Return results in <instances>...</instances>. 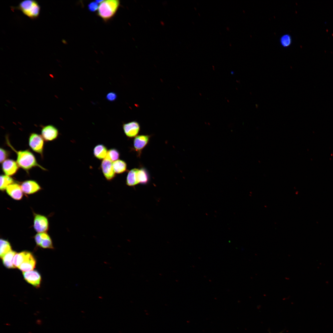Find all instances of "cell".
<instances>
[{"instance_id": "17", "label": "cell", "mask_w": 333, "mask_h": 333, "mask_svg": "<svg viewBox=\"0 0 333 333\" xmlns=\"http://www.w3.org/2000/svg\"><path fill=\"white\" fill-rule=\"evenodd\" d=\"M108 151L107 148L105 146L102 144H99L94 148L93 154L96 158L99 159H102L106 157Z\"/></svg>"}, {"instance_id": "28", "label": "cell", "mask_w": 333, "mask_h": 333, "mask_svg": "<svg viewBox=\"0 0 333 333\" xmlns=\"http://www.w3.org/2000/svg\"><path fill=\"white\" fill-rule=\"evenodd\" d=\"M117 97V95L116 93L113 92H111L107 94L106 96V99L109 101H115Z\"/></svg>"}, {"instance_id": "15", "label": "cell", "mask_w": 333, "mask_h": 333, "mask_svg": "<svg viewBox=\"0 0 333 333\" xmlns=\"http://www.w3.org/2000/svg\"><path fill=\"white\" fill-rule=\"evenodd\" d=\"M17 253L11 250L5 255L2 258V263L4 266L8 269L16 268L14 265V258Z\"/></svg>"}, {"instance_id": "29", "label": "cell", "mask_w": 333, "mask_h": 333, "mask_svg": "<svg viewBox=\"0 0 333 333\" xmlns=\"http://www.w3.org/2000/svg\"><path fill=\"white\" fill-rule=\"evenodd\" d=\"M34 239L37 245L40 246L42 240L41 233L36 234L35 236Z\"/></svg>"}, {"instance_id": "13", "label": "cell", "mask_w": 333, "mask_h": 333, "mask_svg": "<svg viewBox=\"0 0 333 333\" xmlns=\"http://www.w3.org/2000/svg\"><path fill=\"white\" fill-rule=\"evenodd\" d=\"M6 191L8 195L13 199L20 200L23 196V192L21 186L18 183H13L7 186Z\"/></svg>"}, {"instance_id": "10", "label": "cell", "mask_w": 333, "mask_h": 333, "mask_svg": "<svg viewBox=\"0 0 333 333\" xmlns=\"http://www.w3.org/2000/svg\"><path fill=\"white\" fill-rule=\"evenodd\" d=\"M101 167L104 175L107 180L111 181L115 177L112 161L105 158L102 161Z\"/></svg>"}, {"instance_id": "27", "label": "cell", "mask_w": 333, "mask_h": 333, "mask_svg": "<svg viewBox=\"0 0 333 333\" xmlns=\"http://www.w3.org/2000/svg\"><path fill=\"white\" fill-rule=\"evenodd\" d=\"M99 6V3H97L95 1V2H92L89 3L88 5V10L90 11L93 12L98 10Z\"/></svg>"}, {"instance_id": "22", "label": "cell", "mask_w": 333, "mask_h": 333, "mask_svg": "<svg viewBox=\"0 0 333 333\" xmlns=\"http://www.w3.org/2000/svg\"><path fill=\"white\" fill-rule=\"evenodd\" d=\"M0 189L4 191L9 185L14 183V180L10 176L5 175L0 176Z\"/></svg>"}, {"instance_id": "31", "label": "cell", "mask_w": 333, "mask_h": 333, "mask_svg": "<svg viewBox=\"0 0 333 333\" xmlns=\"http://www.w3.org/2000/svg\"><path fill=\"white\" fill-rule=\"evenodd\" d=\"M29 333H32L31 332H29Z\"/></svg>"}, {"instance_id": "16", "label": "cell", "mask_w": 333, "mask_h": 333, "mask_svg": "<svg viewBox=\"0 0 333 333\" xmlns=\"http://www.w3.org/2000/svg\"><path fill=\"white\" fill-rule=\"evenodd\" d=\"M138 170V169L134 168L129 171L126 179V184L128 186H134L138 183L137 178Z\"/></svg>"}, {"instance_id": "30", "label": "cell", "mask_w": 333, "mask_h": 333, "mask_svg": "<svg viewBox=\"0 0 333 333\" xmlns=\"http://www.w3.org/2000/svg\"><path fill=\"white\" fill-rule=\"evenodd\" d=\"M42 321L40 319H38L36 320V323L38 325H40L41 324Z\"/></svg>"}, {"instance_id": "2", "label": "cell", "mask_w": 333, "mask_h": 333, "mask_svg": "<svg viewBox=\"0 0 333 333\" xmlns=\"http://www.w3.org/2000/svg\"><path fill=\"white\" fill-rule=\"evenodd\" d=\"M120 4L119 0H104L99 5L97 15L104 21H108L115 15Z\"/></svg>"}, {"instance_id": "18", "label": "cell", "mask_w": 333, "mask_h": 333, "mask_svg": "<svg viewBox=\"0 0 333 333\" xmlns=\"http://www.w3.org/2000/svg\"><path fill=\"white\" fill-rule=\"evenodd\" d=\"M137 178L138 183L146 184L148 183L150 180V177L148 171L144 167H141L137 174Z\"/></svg>"}, {"instance_id": "3", "label": "cell", "mask_w": 333, "mask_h": 333, "mask_svg": "<svg viewBox=\"0 0 333 333\" xmlns=\"http://www.w3.org/2000/svg\"><path fill=\"white\" fill-rule=\"evenodd\" d=\"M13 9L21 11L25 15L30 18L34 19L39 17L41 7L39 3L34 0H24L21 2Z\"/></svg>"}, {"instance_id": "12", "label": "cell", "mask_w": 333, "mask_h": 333, "mask_svg": "<svg viewBox=\"0 0 333 333\" xmlns=\"http://www.w3.org/2000/svg\"><path fill=\"white\" fill-rule=\"evenodd\" d=\"M22 191L26 194L35 193L41 189L39 184L33 180H27L23 182L20 185Z\"/></svg>"}, {"instance_id": "6", "label": "cell", "mask_w": 333, "mask_h": 333, "mask_svg": "<svg viewBox=\"0 0 333 333\" xmlns=\"http://www.w3.org/2000/svg\"><path fill=\"white\" fill-rule=\"evenodd\" d=\"M23 274L24 280L27 283L35 287H39L41 277L40 274L37 271L33 270L27 272H23Z\"/></svg>"}, {"instance_id": "14", "label": "cell", "mask_w": 333, "mask_h": 333, "mask_svg": "<svg viewBox=\"0 0 333 333\" xmlns=\"http://www.w3.org/2000/svg\"><path fill=\"white\" fill-rule=\"evenodd\" d=\"M36 264V261L33 254L29 252L26 259L18 268L23 272L33 270Z\"/></svg>"}, {"instance_id": "32", "label": "cell", "mask_w": 333, "mask_h": 333, "mask_svg": "<svg viewBox=\"0 0 333 333\" xmlns=\"http://www.w3.org/2000/svg\"></svg>"}, {"instance_id": "9", "label": "cell", "mask_w": 333, "mask_h": 333, "mask_svg": "<svg viewBox=\"0 0 333 333\" xmlns=\"http://www.w3.org/2000/svg\"><path fill=\"white\" fill-rule=\"evenodd\" d=\"M59 135L58 129L54 126L48 125L44 126L41 131V135L47 142L52 141L56 139Z\"/></svg>"}, {"instance_id": "8", "label": "cell", "mask_w": 333, "mask_h": 333, "mask_svg": "<svg viewBox=\"0 0 333 333\" xmlns=\"http://www.w3.org/2000/svg\"><path fill=\"white\" fill-rule=\"evenodd\" d=\"M123 128L125 135L129 138L137 136L139 132L140 126L136 121H133L123 125Z\"/></svg>"}, {"instance_id": "5", "label": "cell", "mask_w": 333, "mask_h": 333, "mask_svg": "<svg viewBox=\"0 0 333 333\" xmlns=\"http://www.w3.org/2000/svg\"><path fill=\"white\" fill-rule=\"evenodd\" d=\"M33 227L38 233L46 232L48 229L49 223L45 216L34 213Z\"/></svg>"}, {"instance_id": "7", "label": "cell", "mask_w": 333, "mask_h": 333, "mask_svg": "<svg viewBox=\"0 0 333 333\" xmlns=\"http://www.w3.org/2000/svg\"><path fill=\"white\" fill-rule=\"evenodd\" d=\"M150 135H141L135 137L134 140V148L138 154V156L141 155L142 151L148 144Z\"/></svg>"}, {"instance_id": "20", "label": "cell", "mask_w": 333, "mask_h": 333, "mask_svg": "<svg viewBox=\"0 0 333 333\" xmlns=\"http://www.w3.org/2000/svg\"><path fill=\"white\" fill-rule=\"evenodd\" d=\"M42 240L40 247L43 248L53 249L52 240L46 232H42Z\"/></svg>"}, {"instance_id": "21", "label": "cell", "mask_w": 333, "mask_h": 333, "mask_svg": "<svg viewBox=\"0 0 333 333\" xmlns=\"http://www.w3.org/2000/svg\"><path fill=\"white\" fill-rule=\"evenodd\" d=\"M29 252L24 251L16 254L13 261L14 265L16 268L19 267L26 259Z\"/></svg>"}, {"instance_id": "23", "label": "cell", "mask_w": 333, "mask_h": 333, "mask_svg": "<svg viewBox=\"0 0 333 333\" xmlns=\"http://www.w3.org/2000/svg\"><path fill=\"white\" fill-rule=\"evenodd\" d=\"M0 257L2 258L7 253L12 250L10 242L7 240L0 239Z\"/></svg>"}, {"instance_id": "1", "label": "cell", "mask_w": 333, "mask_h": 333, "mask_svg": "<svg viewBox=\"0 0 333 333\" xmlns=\"http://www.w3.org/2000/svg\"><path fill=\"white\" fill-rule=\"evenodd\" d=\"M6 138V143L17 154L16 162L19 167L27 172L35 167H38L44 171L47 170L38 163L34 154L30 150L17 151L10 144L8 138Z\"/></svg>"}, {"instance_id": "26", "label": "cell", "mask_w": 333, "mask_h": 333, "mask_svg": "<svg viewBox=\"0 0 333 333\" xmlns=\"http://www.w3.org/2000/svg\"><path fill=\"white\" fill-rule=\"evenodd\" d=\"M0 162L2 163L7 159L10 155V152L2 148H0Z\"/></svg>"}, {"instance_id": "24", "label": "cell", "mask_w": 333, "mask_h": 333, "mask_svg": "<svg viewBox=\"0 0 333 333\" xmlns=\"http://www.w3.org/2000/svg\"><path fill=\"white\" fill-rule=\"evenodd\" d=\"M120 154L119 151L115 149H111L109 150L107 152L105 158L108 159L112 162L116 161L119 158Z\"/></svg>"}, {"instance_id": "4", "label": "cell", "mask_w": 333, "mask_h": 333, "mask_svg": "<svg viewBox=\"0 0 333 333\" xmlns=\"http://www.w3.org/2000/svg\"><path fill=\"white\" fill-rule=\"evenodd\" d=\"M30 147L34 152L40 154L43 157L44 140L41 136L35 133L30 134L28 139Z\"/></svg>"}, {"instance_id": "19", "label": "cell", "mask_w": 333, "mask_h": 333, "mask_svg": "<svg viewBox=\"0 0 333 333\" xmlns=\"http://www.w3.org/2000/svg\"><path fill=\"white\" fill-rule=\"evenodd\" d=\"M113 165L114 171L117 174H121L127 170V164L124 161L117 160L113 162Z\"/></svg>"}, {"instance_id": "25", "label": "cell", "mask_w": 333, "mask_h": 333, "mask_svg": "<svg viewBox=\"0 0 333 333\" xmlns=\"http://www.w3.org/2000/svg\"><path fill=\"white\" fill-rule=\"evenodd\" d=\"M292 39L290 36L288 34L282 35L280 39V42L282 46L284 47H288L291 44Z\"/></svg>"}, {"instance_id": "11", "label": "cell", "mask_w": 333, "mask_h": 333, "mask_svg": "<svg viewBox=\"0 0 333 333\" xmlns=\"http://www.w3.org/2000/svg\"><path fill=\"white\" fill-rule=\"evenodd\" d=\"M2 163L3 172L5 175L9 176L15 175L19 167L16 161L11 159H7Z\"/></svg>"}]
</instances>
